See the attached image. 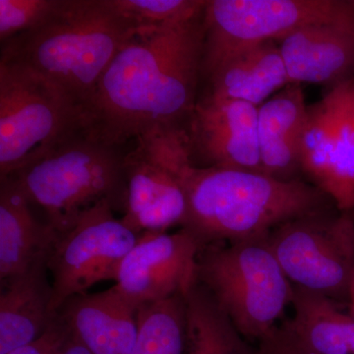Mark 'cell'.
Masks as SVG:
<instances>
[{"mask_svg": "<svg viewBox=\"0 0 354 354\" xmlns=\"http://www.w3.org/2000/svg\"><path fill=\"white\" fill-rule=\"evenodd\" d=\"M203 12L137 29L84 108L88 132L122 148L150 133L185 128L202 81Z\"/></svg>", "mask_w": 354, "mask_h": 354, "instance_id": "cell-1", "label": "cell"}, {"mask_svg": "<svg viewBox=\"0 0 354 354\" xmlns=\"http://www.w3.org/2000/svg\"><path fill=\"white\" fill-rule=\"evenodd\" d=\"M137 29L111 0H58L38 27L1 44L0 62L48 81L84 113L102 74Z\"/></svg>", "mask_w": 354, "mask_h": 354, "instance_id": "cell-2", "label": "cell"}, {"mask_svg": "<svg viewBox=\"0 0 354 354\" xmlns=\"http://www.w3.org/2000/svg\"><path fill=\"white\" fill-rule=\"evenodd\" d=\"M188 209L180 228L203 247L259 239L283 223L335 206L306 180L259 172L193 167L183 172Z\"/></svg>", "mask_w": 354, "mask_h": 354, "instance_id": "cell-3", "label": "cell"}, {"mask_svg": "<svg viewBox=\"0 0 354 354\" xmlns=\"http://www.w3.org/2000/svg\"><path fill=\"white\" fill-rule=\"evenodd\" d=\"M125 152L87 129L53 147L11 177L32 206L46 214L55 232L71 227L86 209L106 201L124 209Z\"/></svg>", "mask_w": 354, "mask_h": 354, "instance_id": "cell-4", "label": "cell"}, {"mask_svg": "<svg viewBox=\"0 0 354 354\" xmlns=\"http://www.w3.org/2000/svg\"><path fill=\"white\" fill-rule=\"evenodd\" d=\"M267 237L209 244L198 257V283L246 339L258 342L279 325L295 292Z\"/></svg>", "mask_w": 354, "mask_h": 354, "instance_id": "cell-5", "label": "cell"}, {"mask_svg": "<svg viewBox=\"0 0 354 354\" xmlns=\"http://www.w3.org/2000/svg\"><path fill=\"white\" fill-rule=\"evenodd\" d=\"M86 129L81 108L19 65L0 62V177L13 176Z\"/></svg>", "mask_w": 354, "mask_h": 354, "instance_id": "cell-6", "label": "cell"}, {"mask_svg": "<svg viewBox=\"0 0 354 354\" xmlns=\"http://www.w3.org/2000/svg\"><path fill=\"white\" fill-rule=\"evenodd\" d=\"M202 80L223 58L250 44L285 38L308 26L354 34V0H207Z\"/></svg>", "mask_w": 354, "mask_h": 354, "instance_id": "cell-7", "label": "cell"}, {"mask_svg": "<svg viewBox=\"0 0 354 354\" xmlns=\"http://www.w3.org/2000/svg\"><path fill=\"white\" fill-rule=\"evenodd\" d=\"M268 243L290 283L348 304L354 270V211L320 209L283 223Z\"/></svg>", "mask_w": 354, "mask_h": 354, "instance_id": "cell-8", "label": "cell"}, {"mask_svg": "<svg viewBox=\"0 0 354 354\" xmlns=\"http://www.w3.org/2000/svg\"><path fill=\"white\" fill-rule=\"evenodd\" d=\"M189 164L185 128L133 141L123 162L127 195L121 221L139 235L181 227L188 209L183 172Z\"/></svg>", "mask_w": 354, "mask_h": 354, "instance_id": "cell-9", "label": "cell"}, {"mask_svg": "<svg viewBox=\"0 0 354 354\" xmlns=\"http://www.w3.org/2000/svg\"><path fill=\"white\" fill-rule=\"evenodd\" d=\"M114 212L109 202L97 203L55 234L48 254L55 312L68 298L88 292L97 283L116 281L139 234L114 218Z\"/></svg>", "mask_w": 354, "mask_h": 354, "instance_id": "cell-10", "label": "cell"}, {"mask_svg": "<svg viewBox=\"0 0 354 354\" xmlns=\"http://www.w3.org/2000/svg\"><path fill=\"white\" fill-rule=\"evenodd\" d=\"M302 171L339 211H354V77L307 106Z\"/></svg>", "mask_w": 354, "mask_h": 354, "instance_id": "cell-11", "label": "cell"}, {"mask_svg": "<svg viewBox=\"0 0 354 354\" xmlns=\"http://www.w3.org/2000/svg\"><path fill=\"white\" fill-rule=\"evenodd\" d=\"M202 246L193 235L144 232L121 263L114 288L135 308L174 295L197 283Z\"/></svg>", "mask_w": 354, "mask_h": 354, "instance_id": "cell-12", "label": "cell"}, {"mask_svg": "<svg viewBox=\"0 0 354 354\" xmlns=\"http://www.w3.org/2000/svg\"><path fill=\"white\" fill-rule=\"evenodd\" d=\"M258 109L244 102L200 95L185 127L191 165L263 174Z\"/></svg>", "mask_w": 354, "mask_h": 354, "instance_id": "cell-13", "label": "cell"}, {"mask_svg": "<svg viewBox=\"0 0 354 354\" xmlns=\"http://www.w3.org/2000/svg\"><path fill=\"white\" fill-rule=\"evenodd\" d=\"M57 312L91 353L132 354L138 335L137 309L114 286L70 297Z\"/></svg>", "mask_w": 354, "mask_h": 354, "instance_id": "cell-14", "label": "cell"}, {"mask_svg": "<svg viewBox=\"0 0 354 354\" xmlns=\"http://www.w3.org/2000/svg\"><path fill=\"white\" fill-rule=\"evenodd\" d=\"M307 104L301 84L290 83L258 109L263 174L281 181L305 180L302 171Z\"/></svg>", "mask_w": 354, "mask_h": 354, "instance_id": "cell-15", "label": "cell"}, {"mask_svg": "<svg viewBox=\"0 0 354 354\" xmlns=\"http://www.w3.org/2000/svg\"><path fill=\"white\" fill-rule=\"evenodd\" d=\"M48 254L39 256L26 271L1 281L0 354L32 344L55 319Z\"/></svg>", "mask_w": 354, "mask_h": 354, "instance_id": "cell-16", "label": "cell"}, {"mask_svg": "<svg viewBox=\"0 0 354 354\" xmlns=\"http://www.w3.org/2000/svg\"><path fill=\"white\" fill-rule=\"evenodd\" d=\"M278 44L290 83L330 88L354 77L353 32L333 26H308Z\"/></svg>", "mask_w": 354, "mask_h": 354, "instance_id": "cell-17", "label": "cell"}, {"mask_svg": "<svg viewBox=\"0 0 354 354\" xmlns=\"http://www.w3.org/2000/svg\"><path fill=\"white\" fill-rule=\"evenodd\" d=\"M205 94L262 106L290 83L278 41L250 44L223 58Z\"/></svg>", "mask_w": 354, "mask_h": 354, "instance_id": "cell-18", "label": "cell"}, {"mask_svg": "<svg viewBox=\"0 0 354 354\" xmlns=\"http://www.w3.org/2000/svg\"><path fill=\"white\" fill-rule=\"evenodd\" d=\"M57 232L37 220L31 204L11 177L0 186V279L26 271L48 252Z\"/></svg>", "mask_w": 354, "mask_h": 354, "instance_id": "cell-19", "label": "cell"}, {"mask_svg": "<svg viewBox=\"0 0 354 354\" xmlns=\"http://www.w3.org/2000/svg\"><path fill=\"white\" fill-rule=\"evenodd\" d=\"M292 330L318 354H354V317L342 304L295 286Z\"/></svg>", "mask_w": 354, "mask_h": 354, "instance_id": "cell-20", "label": "cell"}, {"mask_svg": "<svg viewBox=\"0 0 354 354\" xmlns=\"http://www.w3.org/2000/svg\"><path fill=\"white\" fill-rule=\"evenodd\" d=\"M183 354H257L201 283L186 293Z\"/></svg>", "mask_w": 354, "mask_h": 354, "instance_id": "cell-21", "label": "cell"}, {"mask_svg": "<svg viewBox=\"0 0 354 354\" xmlns=\"http://www.w3.org/2000/svg\"><path fill=\"white\" fill-rule=\"evenodd\" d=\"M138 335L132 354H183L185 295H174L137 309Z\"/></svg>", "mask_w": 354, "mask_h": 354, "instance_id": "cell-22", "label": "cell"}, {"mask_svg": "<svg viewBox=\"0 0 354 354\" xmlns=\"http://www.w3.org/2000/svg\"><path fill=\"white\" fill-rule=\"evenodd\" d=\"M120 15L136 28L158 27L192 18L205 0H111Z\"/></svg>", "mask_w": 354, "mask_h": 354, "instance_id": "cell-23", "label": "cell"}, {"mask_svg": "<svg viewBox=\"0 0 354 354\" xmlns=\"http://www.w3.org/2000/svg\"><path fill=\"white\" fill-rule=\"evenodd\" d=\"M58 0H0V41L6 43L38 27Z\"/></svg>", "mask_w": 354, "mask_h": 354, "instance_id": "cell-24", "label": "cell"}, {"mask_svg": "<svg viewBox=\"0 0 354 354\" xmlns=\"http://www.w3.org/2000/svg\"><path fill=\"white\" fill-rule=\"evenodd\" d=\"M257 354H318L291 328L290 321L283 320L267 337L259 342Z\"/></svg>", "mask_w": 354, "mask_h": 354, "instance_id": "cell-25", "label": "cell"}, {"mask_svg": "<svg viewBox=\"0 0 354 354\" xmlns=\"http://www.w3.org/2000/svg\"><path fill=\"white\" fill-rule=\"evenodd\" d=\"M71 337L69 328L57 312L50 327L38 339L8 354H62Z\"/></svg>", "mask_w": 354, "mask_h": 354, "instance_id": "cell-26", "label": "cell"}, {"mask_svg": "<svg viewBox=\"0 0 354 354\" xmlns=\"http://www.w3.org/2000/svg\"><path fill=\"white\" fill-rule=\"evenodd\" d=\"M62 354H92L73 337L67 342Z\"/></svg>", "mask_w": 354, "mask_h": 354, "instance_id": "cell-27", "label": "cell"}, {"mask_svg": "<svg viewBox=\"0 0 354 354\" xmlns=\"http://www.w3.org/2000/svg\"><path fill=\"white\" fill-rule=\"evenodd\" d=\"M348 311L354 317V270L348 288Z\"/></svg>", "mask_w": 354, "mask_h": 354, "instance_id": "cell-28", "label": "cell"}]
</instances>
